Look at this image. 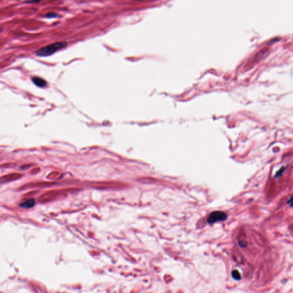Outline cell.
Listing matches in <instances>:
<instances>
[{"mask_svg": "<svg viewBox=\"0 0 293 293\" xmlns=\"http://www.w3.org/2000/svg\"><path fill=\"white\" fill-rule=\"evenodd\" d=\"M66 46V43L65 42H57L39 49L36 52V54L37 56L42 57L50 56L58 50L65 47Z\"/></svg>", "mask_w": 293, "mask_h": 293, "instance_id": "6da1fadb", "label": "cell"}, {"mask_svg": "<svg viewBox=\"0 0 293 293\" xmlns=\"http://www.w3.org/2000/svg\"><path fill=\"white\" fill-rule=\"evenodd\" d=\"M65 190H53L47 191L40 197L39 201L42 203L50 202L65 194Z\"/></svg>", "mask_w": 293, "mask_h": 293, "instance_id": "7a4b0ae2", "label": "cell"}, {"mask_svg": "<svg viewBox=\"0 0 293 293\" xmlns=\"http://www.w3.org/2000/svg\"><path fill=\"white\" fill-rule=\"evenodd\" d=\"M227 214L222 211H215L212 213L207 219L209 223H214L219 221H223L227 218Z\"/></svg>", "mask_w": 293, "mask_h": 293, "instance_id": "3957f363", "label": "cell"}, {"mask_svg": "<svg viewBox=\"0 0 293 293\" xmlns=\"http://www.w3.org/2000/svg\"><path fill=\"white\" fill-rule=\"evenodd\" d=\"M22 176V174L19 173H9L0 178V183H5L16 180L21 178Z\"/></svg>", "mask_w": 293, "mask_h": 293, "instance_id": "277c9868", "label": "cell"}, {"mask_svg": "<svg viewBox=\"0 0 293 293\" xmlns=\"http://www.w3.org/2000/svg\"><path fill=\"white\" fill-rule=\"evenodd\" d=\"M53 183L51 182H37V183H28L26 185H24V186H22L21 188H32V187H48L51 186L52 185H53Z\"/></svg>", "mask_w": 293, "mask_h": 293, "instance_id": "5b68a950", "label": "cell"}, {"mask_svg": "<svg viewBox=\"0 0 293 293\" xmlns=\"http://www.w3.org/2000/svg\"><path fill=\"white\" fill-rule=\"evenodd\" d=\"M32 81L33 83L35 84L36 85L39 87H44L46 85V83L45 81L41 79V78L39 77H34L32 79Z\"/></svg>", "mask_w": 293, "mask_h": 293, "instance_id": "8992f818", "label": "cell"}, {"mask_svg": "<svg viewBox=\"0 0 293 293\" xmlns=\"http://www.w3.org/2000/svg\"><path fill=\"white\" fill-rule=\"evenodd\" d=\"M34 204H35V201H34L33 199H30L27 200V201H26L20 204V206L24 208H30L33 207Z\"/></svg>", "mask_w": 293, "mask_h": 293, "instance_id": "52a82bcc", "label": "cell"}, {"mask_svg": "<svg viewBox=\"0 0 293 293\" xmlns=\"http://www.w3.org/2000/svg\"><path fill=\"white\" fill-rule=\"evenodd\" d=\"M232 276L233 278L236 280H239L241 279V275L239 273V272L237 270H234L232 271Z\"/></svg>", "mask_w": 293, "mask_h": 293, "instance_id": "ba28073f", "label": "cell"}, {"mask_svg": "<svg viewBox=\"0 0 293 293\" xmlns=\"http://www.w3.org/2000/svg\"><path fill=\"white\" fill-rule=\"evenodd\" d=\"M40 170V169L39 168H37V167L34 168H33V169H32L30 171V173H32V174L37 173H38L39 172Z\"/></svg>", "mask_w": 293, "mask_h": 293, "instance_id": "9c48e42d", "label": "cell"}, {"mask_svg": "<svg viewBox=\"0 0 293 293\" xmlns=\"http://www.w3.org/2000/svg\"><path fill=\"white\" fill-rule=\"evenodd\" d=\"M58 173H59L57 172L56 171V172H53L52 173H50V175H49L48 176H50V177H49L48 178H49V179H53V178H54V177H56V176L58 175Z\"/></svg>", "mask_w": 293, "mask_h": 293, "instance_id": "30bf717a", "label": "cell"}, {"mask_svg": "<svg viewBox=\"0 0 293 293\" xmlns=\"http://www.w3.org/2000/svg\"><path fill=\"white\" fill-rule=\"evenodd\" d=\"M38 192V191H30V192H29L28 194H27V195H26V196H34L36 195V194H37Z\"/></svg>", "mask_w": 293, "mask_h": 293, "instance_id": "8fae6325", "label": "cell"}, {"mask_svg": "<svg viewBox=\"0 0 293 293\" xmlns=\"http://www.w3.org/2000/svg\"><path fill=\"white\" fill-rule=\"evenodd\" d=\"M239 245H240V246H242V247H246V246H247V243L245 242H243V241L240 242H239Z\"/></svg>", "mask_w": 293, "mask_h": 293, "instance_id": "7c38bea8", "label": "cell"}, {"mask_svg": "<svg viewBox=\"0 0 293 293\" xmlns=\"http://www.w3.org/2000/svg\"><path fill=\"white\" fill-rule=\"evenodd\" d=\"M46 17H55V16H56V14H55L54 13H48L47 14H46Z\"/></svg>", "mask_w": 293, "mask_h": 293, "instance_id": "4fadbf2b", "label": "cell"}, {"mask_svg": "<svg viewBox=\"0 0 293 293\" xmlns=\"http://www.w3.org/2000/svg\"><path fill=\"white\" fill-rule=\"evenodd\" d=\"M40 1H31V2H26L27 3H38Z\"/></svg>", "mask_w": 293, "mask_h": 293, "instance_id": "5bb4252c", "label": "cell"}, {"mask_svg": "<svg viewBox=\"0 0 293 293\" xmlns=\"http://www.w3.org/2000/svg\"><path fill=\"white\" fill-rule=\"evenodd\" d=\"M0 32H1V28H0Z\"/></svg>", "mask_w": 293, "mask_h": 293, "instance_id": "9a60e30c", "label": "cell"}]
</instances>
